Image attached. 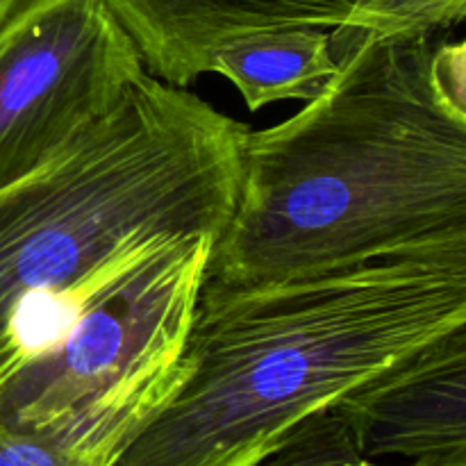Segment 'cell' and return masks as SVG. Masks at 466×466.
<instances>
[{
  "instance_id": "obj_1",
  "label": "cell",
  "mask_w": 466,
  "mask_h": 466,
  "mask_svg": "<svg viewBox=\"0 0 466 466\" xmlns=\"http://www.w3.org/2000/svg\"><path fill=\"white\" fill-rule=\"evenodd\" d=\"M321 94L248 130L208 276L230 285L350 268L466 226V121L431 80L432 35L335 30Z\"/></svg>"
},
{
  "instance_id": "obj_2",
  "label": "cell",
  "mask_w": 466,
  "mask_h": 466,
  "mask_svg": "<svg viewBox=\"0 0 466 466\" xmlns=\"http://www.w3.org/2000/svg\"><path fill=\"white\" fill-rule=\"evenodd\" d=\"M453 323L444 276L419 244L287 280L208 276L182 382L112 466H264Z\"/></svg>"
},
{
  "instance_id": "obj_3",
  "label": "cell",
  "mask_w": 466,
  "mask_h": 466,
  "mask_svg": "<svg viewBox=\"0 0 466 466\" xmlns=\"http://www.w3.org/2000/svg\"><path fill=\"white\" fill-rule=\"evenodd\" d=\"M248 127L146 73L66 150L0 189V337L25 303L68 296L153 241L218 235Z\"/></svg>"
},
{
  "instance_id": "obj_4",
  "label": "cell",
  "mask_w": 466,
  "mask_h": 466,
  "mask_svg": "<svg viewBox=\"0 0 466 466\" xmlns=\"http://www.w3.org/2000/svg\"><path fill=\"white\" fill-rule=\"evenodd\" d=\"M214 241H153L73 291L0 371V426L48 441L73 466L116 462L182 382Z\"/></svg>"
},
{
  "instance_id": "obj_5",
  "label": "cell",
  "mask_w": 466,
  "mask_h": 466,
  "mask_svg": "<svg viewBox=\"0 0 466 466\" xmlns=\"http://www.w3.org/2000/svg\"><path fill=\"white\" fill-rule=\"evenodd\" d=\"M148 73L105 0H30L0 30V189L57 157Z\"/></svg>"
},
{
  "instance_id": "obj_6",
  "label": "cell",
  "mask_w": 466,
  "mask_h": 466,
  "mask_svg": "<svg viewBox=\"0 0 466 466\" xmlns=\"http://www.w3.org/2000/svg\"><path fill=\"white\" fill-rule=\"evenodd\" d=\"M367 460L466 446V317L330 410Z\"/></svg>"
},
{
  "instance_id": "obj_7",
  "label": "cell",
  "mask_w": 466,
  "mask_h": 466,
  "mask_svg": "<svg viewBox=\"0 0 466 466\" xmlns=\"http://www.w3.org/2000/svg\"><path fill=\"white\" fill-rule=\"evenodd\" d=\"M369 0H105L148 73L189 86L228 41L268 30H344Z\"/></svg>"
},
{
  "instance_id": "obj_8",
  "label": "cell",
  "mask_w": 466,
  "mask_h": 466,
  "mask_svg": "<svg viewBox=\"0 0 466 466\" xmlns=\"http://www.w3.org/2000/svg\"><path fill=\"white\" fill-rule=\"evenodd\" d=\"M335 32L319 27L268 30L228 41L209 73L226 77L250 112L280 100L308 103L335 76Z\"/></svg>"
},
{
  "instance_id": "obj_9",
  "label": "cell",
  "mask_w": 466,
  "mask_h": 466,
  "mask_svg": "<svg viewBox=\"0 0 466 466\" xmlns=\"http://www.w3.org/2000/svg\"><path fill=\"white\" fill-rule=\"evenodd\" d=\"M466 21V0H369L344 30L432 35Z\"/></svg>"
},
{
  "instance_id": "obj_10",
  "label": "cell",
  "mask_w": 466,
  "mask_h": 466,
  "mask_svg": "<svg viewBox=\"0 0 466 466\" xmlns=\"http://www.w3.org/2000/svg\"><path fill=\"white\" fill-rule=\"evenodd\" d=\"M264 466H385L358 455L332 414L314 419Z\"/></svg>"
},
{
  "instance_id": "obj_11",
  "label": "cell",
  "mask_w": 466,
  "mask_h": 466,
  "mask_svg": "<svg viewBox=\"0 0 466 466\" xmlns=\"http://www.w3.org/2000/svg\"><path fill=\"white\" fill-rule=\"evenodd\" d=\"M431 80L441 103L466 121V39L435 46Z\"/></svg>"
},
{
  "instance_id": "obj_12",
  "label": "cell",
  "mask_w": 466,
  "mask_h": 466,
  "mask_svg": "<svg viewBox=\"0 0 466 466\" xmlns=\"http://www.w3.org/2000/svg\"><path fill=\"white\" fill-rule=\"evenodd\" d=\"M431 253L435 267L453 285V303L458 319L466 317V226L449 235L421 241Z\"/></svg>"
},
{
  "instance_id": "obj_13",
  "label": "cell",
  "mask_w": 466,
  "mask_h": 466,
  "mask_svg": "<svg viewBox=\"0 0 466 466\" xmlns=\"http://www.w3.org/2000/svg\"><path fill=\"white\" fill-rule=\"evenodd\" d=\"M0 466H73L48 441L0 426Z\"/></svg>"
},
{
  "instance_id": "obj_14",
  "label": "cell",
  "mask_w": 466,
  "mask_h": 466,
  "mask_svg": "<svg viewBox=\"0 0 466 466\" xmlns=\"http://www.w3.org/2000/svg\"><path fill=\"white\" fill-rule=\"evenodd\" d=\"M405 466H466V446L441 451V453L423 455V458L410 460V464Z\"/></svg>"
},
{
  "instance_id": "obj_15",
  "label": "cell",
  "mask_w": 466,
  "mask_h": 466,
  "mask_svg": "<svg viewBox=\"0 0 466 466\" xmlns=\"http://www.w3.org/2000/svg\"><path fill=\"white\" fill-rule=\"evenodd\" d=\"M27 3H30V0H0V30H3L5 23Z\"/></svg>"
}]
</instances>
